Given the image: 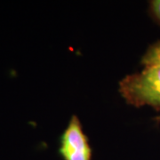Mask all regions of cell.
Segmentation results:
<instances>
[{"label":"cell","instance_id":"6da1fadb","mask_svg":"<svg viewBox=\"0 0 160 160\" xmlns=\"http://www.w3.org/2000/svg\"><path fill=\"white\" fill-rule=\"evenodd\" d=\"M119 90L126 102L134 106H160V63L145 65L140 73L126 77Z\"/></svg>","mask_w":160,"mask_h":160},{"label":"cell","instance_id":"7a4b0ae2","mask_svg":"<svg viewBox=\"0 0 160 160\" xmlns=\"http://www.w3.org/2000/svg\"><path fill=\"white\" fill-rule=\"evenodd\" d=\"M60 152L65 160H91L88 139L76 116L71 118L61 138Z\"/></svg>","mask_w":160,"mask_h":160},{"label":"cell","instance_id":"3957f363","mask_svg":"<svg viewBox=\"0 0 160 160\" xmlns=\"http://www.w3.org/2000/svg\"><path fill=\"white\" fill-rule=\"evenodd\" d=\"M142 62L144 65L160 63V42L149 48L143 57Z\"/></svg>","mask_w":160,"mask_h":160},{"label":"cell","instance_id":"277c9868","mask_svg":"<svg viewBox=\"0 0 160 160\" xmlns=\"http://www.w3.org/2000/svg\"><path fill=\"white\" fill-rule=\"evenodd\" d=\"M151 10L155 17L160 22V0H155L151 2Z\"/></svg>","mask_w":160,"mask_h":160}]
</instances>
